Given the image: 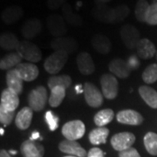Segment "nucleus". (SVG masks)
Here are the masks:
<instances>
[{
    "label": "nucleus",
    "mask_w": 157,
    "mask_h": 157,
    "mask_svg": "<svg viewBox=\"0 0 157 157\" xmlns=\"http://www.w3.org/2000/svg\"><path fill=\"white\" fill-rule=\"evenodd\" d=\"M68 59V53L64 51H54L50 56L45 60L44 68L50 74H57L67 64Z\"/></svg>",
    "instance_id": "nucleus-1"
},
{
    "label": "nucleus",
    "mask_w": 157,
    "mask_h": 157,
    "mask_svg": "<svg viewBox=\"0 0 157 157\" xmlns=\"http://www.w3.org/2000/svg\"><path fill=\"white\" fill-rule=\"evenodd\" d=\"M49 100L47 90L43 86H39L33 89L28 95V104L33 111H42Z\"/></svg>",
    "instance_id": "nucleus-2"
},
{
    "label": "nucleus",
    "mask_w": 157,
    "mask_h": 157,
    "mask_svg": "<svg viewBox=\"0 0 157 157\" xmlns=\"http://www.w3.org/2000/svg\"><path fill=\"white\" fill-rule=\"evenodd\" d=\"M86 132V126L79 120L70 121L63 125L61 133L63 136L70 140H77L83 137Z\"/></svg>",
    "instance_id": "nucleus-3"
},
{
    "label": "nucleus",
    "mask_w": 157,
    "mask_h": 157,
    "mask_svg": "<svg viewBox=\"0 0 157 157\" xmlns=\"http://www.w3.org/2000/svg\"><path fill=\"white\" fill-rule=\"evenodd\" d=\"M17 52H18L24 59L31 63L39 62L42 59V52L38 45H36L33 42L27 40H24L19 43Z\"/></svg>",
    "instance_id": "nucleus-4"
},
{
    "label": "nucleus",
    "mask_w": 157,
    "mask_h": 157,
    "mask_svg": "<svg viewBox=\"0 0 157 157\" xmlns=\"http://www.w3.org/2000/svg\"><path fill=\"white\" fill-rule=\"evenodd\" d=\"M101 91L107 100H113L118 95L119 83L114 75L105 73L101 77Z\"/></svg>",
    "instance_id": "nucleus-5"
},
{
    "label": "nucleus",
    "mask_w": 157,
    "mask_h": 157,
    "mask_svg": "<svg viewBox=\"0 0 157 157\" xmlns=\"http://www.w3.org/2000/svg\"><path fill=\"white\" fill-rule=\"evenodd\" d=\"M120 34L124 45H126L127 48L130 50L136 48L139 41L140 40V33L138 29L135 28L132 25L126 24L121 29Z\"/></svg>",
    "instance_id": "nucleus-6"
},
{
    "label": "nucleus",
    "mask_w": 157,
    "mask_h": 157,
    "mask_svg": "<svg viewBox=\"0 0 157 157\" xmlns=\"http://www.w3.org/2000/svg\"><path fill=\"white\" fill-rule=\"evenodd\" d=\"M86 102L91 107H99L103 104L104 95L95 85L90 82H86L83 86Z\"/></svg>",
    "instance_id": "nucleus-7"
},
{
    "label": "nucleus",
    "mask_w": 157,
    "mask_h": 157,
    "mask_svg": "<svg viewBox=\"0 0 157 157\" xmlns=\"http://www.w3.org/2000/svg\"><path fill=\"white\" fill-rule=\"evenodd\" d=\"M135 136L133 133L130 132H121L118 133L111 138V145L113 148L119 152L127 150L135 143Z\"/></svg>",
    "instance_id": "nucleus-8"
},
{
    "label": "nucleus",
    "mask_w": 157,
    "mask_h": 157,
    "mask_svg": "<svg viewBox=\"0 0 157 157\" xmlns=\"http://www.w3.org/2000/svg\"><path fill=\"white\" fill-rule=\"evenodd\" d=\"M46 25L50 33L56 38L63 37L67 33V27L64 17L59 14H52L46 19Z\"/></svg>",
    "instance_id": "nucleus-9"
},
{
    "label": "nucleus",
    "mask_w": 157,
    "mask_h": 157,
    "mask_svg": "<svg viewBox=\"0 0 157 157\" xmlns=\"http://www.w3.org/2000/svg\"><path fill=\"white\" fill-rule=\"evenodd\" d=\"M19 105L18 94L9 88H6L1 93L0 109L7 112H15Z\"/></svg>",
    "instance_id": "nucleus-10"
},
{
    "label": "nucleus",
    "mask_w": 157,
    "mask_h": 157,
    "mask_svg": "<svg viewBox=\"0 0 157 157\" xmlns=\"http://www.w3.org/2000/svg\"><path fill=\"white\" fill-rule=\"evenodd\" d=\"M116 119L118 122L130 126H138L143 121V117L140 113L132 109L120 111L116 114Z\"/></svg>",
    "instance_id": "nucleus-11"
},
{
    "label": "nucleus",
    "mask_w": 157,
    "mask_h": 157,
    "mask_svg": "<svg viewBox=\"0 0 157 157\" xmlns=\"http://www.w3.org/2000/svg\"><path fill=\"white\" fill-rule=\"evenodd\" d=\"M59 149L67 155L73 156L86 157L87 155V153L85 150L84 147H82V146L76 140H70L67 139L62 140L59 145Z\"/></svg>",
    "instance_id": "nucleus-12"
},
{
    "label": "nucleus",
    "mask_w": 157,
    "mask_h": 157,
    "mask_svg": "<svg viewBox=\"0 0 157 157\" xmlns=\"http://www.w3.org/2000/svg\"><path fill=\"white\" fill-rule=\"evenodd\" d=\"M20 151L24 157H43L45 147L35 140H25L21 144Z\"/></svg>",
    "instance_id": "nucleus-13"
},
{
    "label": "nucleus",
    "mask_w": 157,
    "mask_h": 157,
    "mask_svg": "<svg viewBox=\"0 0 157 157\" xmlns=\"http://www.w3.org/2000/svg\"><path fill=\"white\" fill-rule=\"evenodd\" d=\"M51 46L55 51H64L70 54L77 50L78 42L73 38L63 36L53 39L51 43Z\"/></svg>",
    "instance_id": "nucleus-14"
},
{
    "label": "nucleus",
    "mask_w": 157,
    "mask_h": 157,
    "mask_svg": "<svg viewBox=\"0 0 157 157\" xmlns=\"http://www.w3.org/2000/svg\"><path fill=\"white\" fill-rule=\"evenodd\" d=\"M16 69L24 81H33L38 78L39 74L38 67L34 63L31 62H22L17 66Z\"/></svg>",
    "instance_id": "nucleus-15"
},
{
    "label": "nucleus",
    "mask_w": 157,
    "mask_h": 157,
    "mask_svg": "<svg viewBox=\"0 0 157 157\" xmlns=\"http://www.w3.org/2000/svg\"><path fill=\"white\" fill-rule=\"evenodd\" d=\"M77 67L79 73L83 75H90L95 70V65L93 58L88 52H81L77 56Z\"/></svg>",
    "instance_id": "nucleus-16"
},
{
    "label": "nucleus",
    "mask_w": 157,
    "mask_h": 157,
    "mask_svg": "<svg viewBox=\"0 0 157 157\" xmlns=\"http://www.w3.org/2000/svg\"><path fill=\"white\" fill-rule=\"evenodd\" d=\"M109 71L118 78H127L131 73L128 63L121 59H114L109 64Z\"/></svg>",
    "instance_id": "nucleus-17"
},
{
    "label": "nucleus",
    "mask_w": 157,
    "mask_h": 157,
    "mask_svg": "<svg viewBox=\"0 0 157 157\" xmlns=\"http://www.w3.org/2000/svg\"><path fill=\"white\" fill-rule=\"evenodd\" d=\"M6 81L7 88L15 92L18 95L23 92V80L17 73V69H11L7 71L6 75Z\"/></svg>",
    "instance_id": "nucleus-18"
},
{
    "label": "nucleus",
    "mask_w": 157,
    "mask_h": 157,
    "mask_svg": "<svg viewBox=\"0 0 157 157\" xmlns=\"http://www.w3.org/2000/svg\"><path fill=\"white\" fill-rule=\"evenodd\" d=\"M42 30L41 21L38 18H30L24 23L21 33L22 35L27 39H32L40 33Z\"/></svg>",
    "instance_id": "nucleus-19"
},
{
    "label": "nucleus",
    "mask_w": 157,
    "mask_h": 157,
    "mask_svg": "<svg viewBox=\"0 0 157 157\" xmlns=\"http://www.w3.org/2000/svg\"><path fill=\"white\" fill-rule=\"evenodd\" d=\"M136 52L139 58L142 59H149L156 54V48L149 39H140L136 46Z\"/></svg>",
    "instance_id": "nucleus-20"
},
{
    "label": "nucleus",
    "mask_w": 157,
    "mask_h": 157,
    "mask_svg": "<svg viewBox=\"0 0 157 157\" xmlns=\"http://www.w3.org/2000/svg\"><path fill=\"white\" fill-rule=\"evenodd\" d=\"M33 117V110L30 107H25L17 113L15 118V124L17 128L25 130L29 128Z\"/></svg>",
    "instance_id": "nucleus-21"
},
{
    "label": "nucleus",
    "mask_w": 157,
    "mask_h": 157,
    "mask_svg": "<svg viewBox=\"0 0 157 157\" xmlns=\"http://www.w3.org/2000/svg\"><path fill=\"white\" fill-rule=\"evenodd\" d=\"M24 15V11L20 6H11L6 7L1 13V19L7 25L17 22Z\"/></svg>",
    "instance_id": "nucleus-22"
},
{
    "label": "nucleus",
    "mask_w": 157,
    "mask_h": 157,
    "mask_svg": "<svg viewBox=\"0 0 157 157\" xmlns=\"http://www.w3.org/2000/svg\"><path fill=\"white\" fill-rule=\"evenodd\" d=\"M24 59L21 54L18 52H12L3 57L0 60V69L1 70H11L16 68L22 63Z\"/></svg>",
    "instance_id": "nucleus-23"
},
{
    "label": "nucleus",
    "mask_w": 157,
    "mask_h": 157,
    "mask_svg": "<svg viewBox=\"0 0 157 157\" xmlns=\"http://www.w3.org/2000/svg\"><path fill=\"white\" fill-rule=\"evenodd\" d=\"M92 45L98 52L107 54L111 50L112 43L107 36L103 34H95L92 38Z\"/></svg>",
    "instance_id": "nucleus-24"
},
{
    "label": "nucleus",
    "mask_w": 157,
    "mask_h": 157,
    "mask_svg": "<svg viewBox=\"0 0 157 157\" xmlns=\"http://www.w3.org/2000/svg\"><path fill=\"white\" fill-rule=\"evenodd\" d=\"M61 9L63 17H64L65 21H67V23L73 26H75V27H78V26L82 25L83 18L73 11L72 6L69 4H66Z\"/></svg>",
    "instance_id": "nucleus-25"
},
{
    "label": "nucleus",
    "mask_w": 157,
    "mask_h": 157,
    "mask_svg": "<svg viewBox=\"0 0 157 157\" xmlns=\"http://www.w3.org/2000/svg\"><path fill=\"white\" fill-rule=\"evenodd\" d=\"M109 135V129L105 127H98L89 133L88 138L93 145L105 144Z\"/></svg>",
    "instance_id": "nucleus-26"
},
{
    "label": "nucleus",
    "mask_w": 157,
    "mask_h": 157,
    "mask_svg": "<svg viewBox=\"0 0 157 157\" xmlns=\"http://www.w3.org/2000/svg\"><path fill=\"white\" fill-rule=\"evenodd\" d=\"M139 94L143 101L152 108H157V92L148 86L139 87Z\"/></svg>",
    "instance_id": "nucleus-27"
},
{
    "label": "nucleus",
    "mask_w": 157,
    "mask_h": 157,
    "mask_svg": "<svg viewBox=\"0 0 157 157\" xmlns=\"http://www.w3.org/2000/svg\"><path fill=\"white\" fill-rule=\"evenodd\" d=\"M112 11L113 8L107 6V5H96L92 11V14L94 17L100 22L111 24Z\"/></svg>",
    "instance_id": "nucleus-28"
},
{
    "label": "nucleus",
    "mask_w": 157,
    "mask_h": 157,
    "mask_svg": "<svg viewBox=\"0 0 157 157\" xmlns=\"http://www.w3.org/2000/svg\"><path fill=\"white\" fill-rule=\"evenodd\" d=\"M19 43L16 35L10 32H6L0 36V46L4 50H17Z\"/></svg>",
    "instance_id": "nucleus-29"
},
{
    "label": "nucleus",
    "mask_w": 157,
    "mask_h": 157,
    "mask_svg": "<svg viewBox=\"0 0 157 157\" xmlns=\"http://www.w3.org/2000/svg\"><path fill=\"white\" fill-rule=\"evenodd\" d=\"M72 84V78L69 75L61 74V75H54L49 78L47 81L48 87L52 90L56 86H61L65 89H67Z\"/></svg>",
    "instance_id": "nucleus-30"
},
{
    "label": "nucleus",
    "mask_w": 157,
    "mask_h": 157,
    "mask_svg": "<svg viewBox=\"0 0 157 157\" xmlns=\"http://www.w3.org/2000/svg\"><path fill=\"white\" fill-rule=\"evenodd\" d=\"M114 118V112L110 108L102 109L96 113L94 118V123L97 127H105L110 123Z\"/></svg>",
    "instance_id": "nucleus-31"
},
{
    "label": "nucleus",
    "mask_w": 157,
    "mask_h": 157,
    "mask_svg": "<svg viewBox=\"0 0 157 157\" xmlns=\"http://www.w3.org/2000/svg\"><path fill=\"white\" fill-rule=\"evenodd\" d=\"M66 91L67 89L61 86H56L51 90V94L48 100L51 107H58L61 104L66 97Z\"/></svg>",
    "instance_id": "nucleus-32"
},
{
    "label": "nucleus",
    "mask_w": 157,
    "mask_h": 157,
    "mask_svg": "<svg viewBox=\"0 0 157 157\" xmlns=\"http://www.w3.org/2000/svg\"><path fill=\"white\" fill-rule=\"evenodd\" d=\"M130 13V9L127 5H121L113 8L111 24L122 22Z\"/></svg>",
    "instance_id": "nucleus-33"
},
{
    "label": "nucleus",
    "mask_w": 157,
    "mask_h": 157,
    "mask_svg": "<svg viewBox=\"0 0 157 157\" xmlns=\"http://www.w3.org/2000/svg\"><path fill=\"white\" fill-rule=\"evenodd\" d=\"M143 140L147 151L152 155H157V134L148 132L145 135Z\"/></svg>",
    "instance_id": "nucleus-34"
},
{
    "label": "nucleus",
    "mask_w": 157,
    "mask_h": 157,
    "mask_svg": "<svg viewBox=\"0 0 157 157\" xmlns=\"http://www.w3.org/2000/svg\"><path fill=\"white\" fill-rule=\"evenodd\" d=\"M149 4L147 0H138L135 9V16L139 22L146 21V15L149 8Z\"/></svg>",
    "instance_id": "nucleus-35"
},
{
    "label": "nucleus",
    "mask_w": 157,
    "mask_h": 157,
    "mask_svg": "<svg viewBox=\"0 0 157 157\" xmlns=\"http://www.w3.org/2000/svg\"><path fill=\"white\" fill-rule=\"evenodd\" d=\"M142 79L147 84H152L157 81V64H151L147 67L142 73Z\"/></svg>",
    "instance_id": "nucleus-36"
},
{
    "label": "nucleus",
    "mask_w": 157,
    "mask_h": 157,
    "mask_svg": "<svg viewBox=\"0 0 157 157\" xmlns=\"http://www.w3.org/2000/svg\"><path fill=\"white\" fill-rule=\"evenodd\" d=\"M145 22L150 25H157V2H154L149 6V8L147 12Z\"/></svg>",
    "instance_id": "nucleus-37"
},
{
    "label": "nucleus",
    "mask_w": 157,
    "mask_h": 157,
    "mask_svg": "<svg viewBox=\"0 0 157 157\" xmlns=\"http://www.w3.org/2000/svg\"><path fill=\"white\" fill-rule=\"evenodd\" d=\"M45 119L46 122L48 124V127L51 131H54L58 128L59 127V118L52 112V111H47L45 114Z\"/></svg>",
    "instance_id": "nucleus-38"
},
{
    "label": "nucleus",
    "mask_w": 157,
    "mask_h": 157,
    "mask_svg": "<svg viewBox=\"0 0 157 157\" xmlns=\"http://www.w3.org/2000/svg\"><path fill=\"white\" fill-rule=\"evenodd\" d=\"M15 116V112H7L3 109H0V122L5 126H8L11 123Z\"/></svg>",
    "instance_id": "nucleus-39"
},
{
    "label": "nucleus",
    "mask_w": 157,
    "mask_h": 157,
    "mask_svg": "<svg viewBox=\"0 0 157 157\" xmlns=\"http://www.w3.org/2000/svg\"><path fill=\"white\" fill-rule=\"evenodd\" d=\"M67 4V0H47L46 5L50 10H57Z\"/></svg>",
    "instance_id": "nucleus-40"
},
{
    "label": "nucleus",
    "mask_w": 157,
    "mask_h": 157,
    "mask_svg": "<svg viewBox=\"0 0 157 157\" xmlns=\"http://www.w3.org/2000/svg\"><path fill=\"white\" fill-rule=\"evenodd\" d=\"M119 157H140L139 152L134 147H130L127 150L120 152Z\"/></svg>",
    "instance_id": "nucleus-41"
},
{
    "label": "nucleus",
    "mask_w": 157,
    "mask_h": 157,
    "mask_svg": "<svg viewBox=\"0 0 157 157\" xmlns=\"http://www.w3.org/2000/svg\"><path fill=\"white\" fill-rule=\"evenodd\" d=\"M105 153L99 147H93L87 153V157H104Z\"/></svg>",
    "instance_id": "nucleus-42"
},
{
    "label": "nucleus",
    "mask_w": 157,
    "mask_h": 157,
    "mask_svg": "<svg viewBox=\"0 0 157 157\" xmlns=\"http://www.w3.org/2000/svg\"><path fill=\"white\" fill-rule=\"evenodd\" d=\"M39 137H40V134H39V132H38V131H34L33 133L32 134V135H31V137H30V139H29V140H38Z\"/></svg>",
    "instance_id": "nucleus-43"
},
{
    "label": "nucleus",
    "mask_w": 157,
    "mask_h": 157,
    "mask_svg": "<svg viewBox=\"0 0 157 157\" xmlns=\"http://www.w3.org/2000/svg\"><path fill=\"white\" fill-rule=\"evenodd\" d=\"M0 157H12L11 155L8 151H6V149H2L0 151Z\"/></svg>",
    "instance_id": "nucleus-44"
},
{
    "label": "nucleus",
    "mask_w": 157,
    "mask_h": 157,
    "mask_svg": "<svg viewBox=\"0 0 157 157\" xmlns=\"http://www.w3.org/2000/svg\"><path fill=\"white\" fill-rule=\"evenodd\" d=\"M111 0H95L96 5H107Z\"/></svg>",
    "instance_id": "nucleus-45"
},
{
    "label": "nucleus",
    "mask_w": 157,
    "mask_h": 157,
    "mask_svg": "<svg viewBox=\"0 0 157 157\" xmlns=\"http://www.w3.org/2000/svg\"><path fill=\"white\" fill-rule=\"evenodd\" d=\"M75 90H76V93L77 94H79V93H84V88H83V90L81 89V86L80 85H77L76 86H75Z\"/></svg>",
    "instance_id": "nucleus-46"
},
{
    "label": "nucleus",
    "mask_w": 157,
    "mask_h": 157,
    "mask_svg": "<svg viewBox=\"0 0 157 157\" xmlns=\"http://www.w3.org/2000/svg\"><path fill=\"white\" fill-rule=\"evenodd\" d=\"M4 134H5V130H4L3 128H0V135H4Z\"/></svg>",
    "instance_id": "nucleus-47"
},
{
    "label": "nucleus",
    "mask_w": 157,
    "mask_h": 157,
    "mask_svg": "<svg viewBox=\"0 0 157 157\" xmlns=\"http://www.w3.org/2000/svg\"><path fill=\"white\" fill-rule=\"evenodd\" d=\"M9 153H10V154H11V155H16V154H17V151H15V150H10V151H9Z\"/></svg>",
    "instance_id": "nucleus-48"
},
{
    "label": "nucleus",
    "mask_w": 157,
    "mask_h": 157,
    "mask_svg": "<svg viewBox=\"0 0 157 157\" xmlns=\"http://www.w3.org/2000/svg\"><path fill=\"white\" fill-rule=\"evenodd\" d=\"M65 157H77V156H73V155H67V156H65Z\"/></svg>",
    "instance_id": "nucleus-49"
},
{
    "label": "nucleus",
    "mask_w": 157,
    "mask_h": 157,
    "mask_svg": "<svg viewBox=\"0 0 157 157\" xmlns=\"http://www.w3.org/2000/svg\"><path fill=\"white\" fill-rule=\"evenodd\" d=\"M155 56H156V59H157V52H156V54H155Z\"/></svg>",
    "instance_id": "nucleus-50"
}]
</instances>
